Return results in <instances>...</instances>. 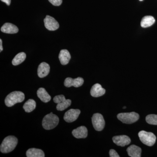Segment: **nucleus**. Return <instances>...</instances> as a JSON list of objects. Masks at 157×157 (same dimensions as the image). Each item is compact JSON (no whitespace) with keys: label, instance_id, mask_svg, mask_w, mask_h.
<instances>
[{"label":"nucleus","instance_id":"1","mask_svg":"<svg viewBox=\"0 0 157 157\" xmlns=\"http://www.w3.org/2000/svg\"><path fill=\"white\" fill-rule=\"evenodd\" d=\"M18 140L14 136H9L3 140L0 146V150L3 153H8L14 150L17 146Z\"/></svg>","mask_w":157,"mask_h":157},{"label":"nucleus","instance_id":"2","mask_svg":"<svg viewBox=\"0 0 157 157\" xmlns=\"http://www.w3.org/2000/svg\"><path fill=\"white\" fill-rule=\"evenodd\" d=\"M24 94L21 91L12 92L5 99V104L7 107H11L17 103H21L25 100Z\"/></svg>","mask_w":157,"mask_h":157},{"label":"nucleus","instance_id":"3","mask_svg":"<svg viewBox=\"0 0 157 157\" xmlns=\"http://www.w3.org/2000/svg\"><path fill=\"white\" fill-rule=\"evenodd\" d=\"M59 122L58 117L51 112L45 115L43 118L42 122V126L45 130H52L57 126Z\"/></svg>","mask_w":157,"mask_h":157},{"label":"nucleus","instance_id":"4","mask_svg":"<svg viewBox=\"0 0 157 157\" xmlns=\"http://www.w3.org/2000/svg\"><path fill=\"white\" fill-rule=\"evenodd\" d=\"M117 118L123 123L131 124L138 121L139 115L137 113H120L117 116Z\"/></svg>","mask_w":157,"mask_h":157},{"label":"nucleus","instance_id":"5","mask_svg":"<svg viewBox=\"0 0 157 157\" xmlns=\"http://www.w3.org/2000/svg\"><path fill=\"white\" fill-rule=\"evenodd\" d=\"M138 136L140 141L145 145L152 146L155 143L156 137L152 132L141 131L138 133Z\"/></svg>","mask_w":157,"mask_h":157},{"label":"nucleus","instance_id":"6","mask_svg":"<svg viewBox=\"0 0 157 157\" xmlns=\"http://www.w3.org/2000/svg\"><path fill=\"white\" fill-rule=\"evenodd\" d=\"M92 122L94 129L97 131H101L105 126V121L102 114L96 113L92 117Z\"/></svg>","mask_w":157,"mask_h":157},{"label":"nucleus","instance_id":"7","mask_svg":"<svg viewBox=\"0 0 157 157\" xmlns=\"http://www.w3.org/2000/svg\"><path fill=\"white\" fill-rule=\"evenodd\" d=\"M45 27L49 31H55L59 29V23L54 17L47 15L44 20Z\"/></svg>","mask_w":157,"mask_h":157},{"label":"nucleus","instance_id":"8","mask_svg":"<svg viewBox=\"0 0 157 157\" xmlns=\"http://www.w3.org/2000/svg\"><path fill=\"white\" fill-rule=\"evenodd\" d=\"M80 113L78 109H70L65 113L64 120L68 123H71L77 120Z\"/></svg>","mask_w":157,"mask_h":157},{"label":"nucleus","instance_id":"9","mask_svg":"<svg viewBox=\"0 0 157 157\" xmlns=\"http://www.w3.org/2000/svg\"><path fill=\"white\" fill-rule=\"evenodd\" d=\"M83 82H84V80L81 77H78L74 79L70 77H68L65 80L64 85L67 87H70L71 86L78 87L82 86Z\"/></svg>","mask_w":157,"mask_h":157},{"label":"nucleus","instance_id":"10","mask_svg":"<svg viewBox=\"0 0 157 157\" xmlns=\"http://www.w3.org/2000/svg\"><path fill=\"white\" fill-rule=\"evenodd\" d=\"M113 142L118 146L124 147L128 145L131 142L130 137L127 135H120L113 137Z\"/></svg>","mask_w":157,"mask_h":157},{"label":"nucleus","instance_id":"11","mask_svg":"<svg viewBox=\"0 0 157 157\" xmlns=\"http://www.w3.org/2000/svg\"><path fill=\"white\" fill-rule=\"evenodd\" d=\"M50 72V66L47 63L42 62L38 68V75L40 78H44L48 75Z\"/></svg>","mask_w":157,"mask_h":157},{"label":"nucleus","instance_id":"12","mask_svg":"<svg viewBox=\"0 0 157 157\" xmlns=\"http://www.w3.org/2000/svg\"><path fill=\"white\" fill-rule=\"evenodd\" d=\"M105 92V90L99 83H96L94 85L90 90L91 95L95 98H98L104 95Z\"/></svg>","mask_w":157,"mask_h":157},{"label":"nucleus","instance_id":"13","mask_svg":"<svg viewBox=\"0 0 157 157\" xmlns=\"http://www.w3.org/2000/svg\"><path fill=\"white\" fill-rule=\"evenodd\" d=\"M72 134L74 137L78 139L86 138L88 135V130L86 127L82 126L73 130Z\"/></svg>","mask_w":157,"mask_h":157},{"label":"nucleus","instance_id":"14","mask_svg":"<svg viewBox=\"0 0 157 157\" xmlns=\"http://www.w3.org/2000/svg\"><path fill=\"white\" fill-rule=\"evenodd\" d=\"M1 30L2 33H6L15 34L18 32V29L13 24L6 23L2 27Z\"/></svg>","mask_w":157,"mask_h":157},{"label":"nucleus","instance_id":"15","mask_svg":"<svg viewBox=\"0 0 157 157\" xmlns=\"http://www.w3.org/2000/svg\"><path fill=\"white\" fill-rule=\"evenodd\" d=\"M59 58L62 65H66L69 63L71 59V55L67 50L63 49L60 52Z\"/></svg>","mask_w":157,"mask_h":157},{"label":"nucleus","instance_id":"16","mask_svg":"<svg viewBox=\"0 0 157 157\" xmlns=\"http://www.w3.org/2000/svg\"><path fill=\"white\" fill-rule=\"evenodd\" d=\"M127 151L129 156L132 157H140L141 156V148L136 145H131L128 147Z\"/></svg>","mask_w":157,"mask_h":157},{"label":"nucleus","instance_id":"17","mask_svg":"<svg viewBox=\"0 0 157 157\" xmlns=\"http://www.w3.org/2000/svg\"><path fill=\"white\" fill-rule=\"evenodd\" d=\"M37 94L38 98L44 103L49 102L51 99V96L43 88H40L37 91Z\"/></svg>","mask_w":157,"mask_h":157},{"label":"nucleus","instance_id":"18","mask_svg":"<svg viewBox=\"0 0 157 157\" xmlns=\"http://www.w3.org/2000/svg\"><path fill=\"white\" fill-rule=\"evenodd\" d=\"M26 156L27 157H44L45 154L42 150L32 148L28 150Z\"/></svg>","mask_w":157,"mask_h":157},{"label":"nucleus","instance_id":"19","mask_svg":"<svg viewBox=\"0 0 157 157\" xmlns=\"http://www.w3.org/2000/svg\"><path fill=\"white\" fill-rule=\"evenodd\" d=\"M154 17L151 16H144L141 20L140 25L144 28L149 27L154 24L155 22Z\"/></svg>","mask_w":157,"mask_h":157},{"label":"nucleus","instance_id":"20","mask_svg":"<svg viewBox=\"0 0 157 157\" xmlns=\"http://www.w3.org/2000/svg\"><path fill=\"white\" fill-rule=\"evenodd\" d=\"M36 107V101L33 99H29L24 104L23 108L26 112L30 113L34 110Z\"/></svg>","mask_w":157,"mask_h":157},{"label":"nucleus","instance_id":"21","mask_svg":"<svg viewBox=\"0 0 157 157\" xmlns=\"http://www.w3.org/2000/svg\"><path fill=\"white\" fill-rule=\"evenodd\" d=\"M26 58V55L25 52H20L17 54V55L15 56L14 58L12 60V64L14 66H17L20 64L25 60Z\"/></svg>","mask_w":157,"mask_h":157},{"label":"nucleus","instance_id":"22","mask_svg":"<svg viewBox=\"0 0 157 157\" xmlns=\"http://www.w3.org/2000/svg\"><path fill=\"white\" fill-rule=\"evenodd\" d=\"M71 103H72V101L70 99H67L64 102L58 104L56 106V109L58 110H59V111H63V110H65L68 107H70L71 105Z\"/></svg>","mask_w":157,"mask_h":157},{"label":"nucleus","instance_id":"23","mask_svg":"<svg viewBox=\"0 0 157 157\" xmlns=\"http://www.w3.org/2000/svg\"><path fill=\"white\" fill-rule=\"evenodd\" d=\"M146 121L147 122L150 124L157 125V115L149 114L146 117Z\"/></svg>","mask_w":157,"mask_h":157},{"label":"nucleus","instance_id":"24","mask_svg":"<svg viewBox=\"0 0 157 157\" xmlns=\"http://www.w3.org/2000/svg\"><path fill=\"white\" fill-rule=\"evenodd\" d=\"M66 98L65 96L63 95H60L55 96L53 98V101L56 104H59V103H61V102H64L66 101Z\"/></svg>","mask_w":157,"mask_h":157},{"label":"nucleus","instance_id":"25","mask_svg":"<svg viewBox=\"0 0 157 157\" xmlns=\"http://www.w3.org/2000/svg\"><path fill=\"white\" fill-rule=\"evenodd\" d=\"M52 5L54 6H59L61 5L63 0H48Z\"/></svg>","mask_w":157,"mask_h":157},{"label":"nucleus","instance_id":"26","mask_svg":"<svg viewBox=\"0 0 157 157\" xmlns=\"http://www.w3.org/2000/svg\"><path fill=\"white\" fill-rule=\"evenodd\" d=\"M109 156L110 157H119L120 156L114 150L111 149L109 152Z\"/></svg>","mask_w":157,"mask_h":157},{"label":"nucleus","instance_id":"27","mask_svg":"<svg viewBox=\"0 0 157 157\" xmlns=\"http://www.w3.org/2000/svg\"><path fill=\"white\" fill-rule=\"evenodd\" d=\"M1 1L6 3L7 6H10L11 4V0H1Z\"/></svg>","mask_w":157,"mask_h":157},{"label":"nucleus","instance_id":"28","mask_svg":"<svg viewBox=\"0 0 157 157\" xmlns=\"http://www.w3.org/2000/svg\"><path fill=\"white\" fill-rule=\"evenodd\" d=\"M2 41V39H0V52H2L3 51Z\"/></svg>","mask_w":157,"mask_h":157},{"label":"nucleus","instance_id":"29","mask_svg":"<svg viewBox=\"0 0 157 157\" xmlns=\"http://www.w3.org/2000/svg\"><path fill=\"white\" fill-rule=\"evenodd\" d=\"M126 108V107H123V109H125V108Z\"/></svg>","mask_w":157,"mask_h":157},{"label":"nucleus","instance_id":"30","mask_svg":"<svg viewBox=\"0 0 157 157\" xmlns=\"http://www.w3.org/2000/svg\"><path fill=\"white\" fill-rule=\"evenodd\" d=\"M139 1H143V0H139Z\"/></svg>","mask_w":157,"mask_h":157}]
</instances>
